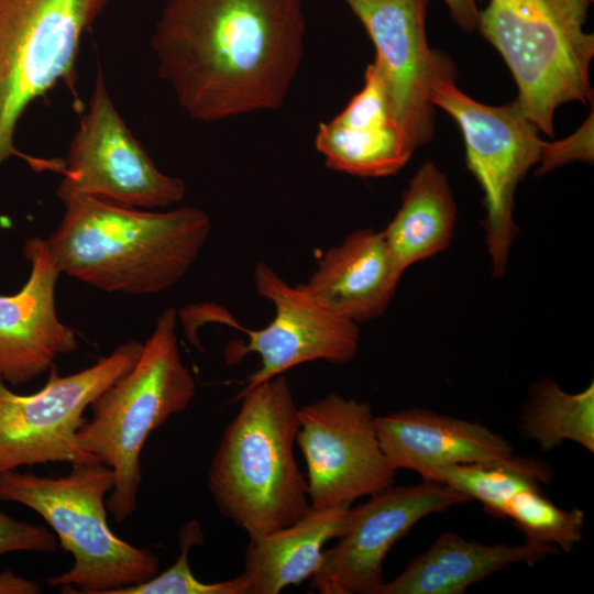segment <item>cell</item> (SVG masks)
Segmentation results:
<instances>
[{
    "label": "cell",
    "mask_w": 594,
    "mask_h": 594,
    "mask_svg": "<svg viewBox=\"0 0 594 594\" xmlns=\"http://www.w3.org/2000/svg\"><path fill=\"white\" fill-rule=\"evenodd\" d=\"M305 31L301 0H168L152 48L183 110L215 122L282 107Z\"/></svg>",
    "instance_id": "1"
},
{
    "label": "cell",
    "mask_w": 594,
    "mask_h": 594,
    "mask_svg": "<svg viewBox=\"0 0 594 594\" xmlns=\"http://www.w3.org/2000/svg\"><path fill=\"white\" fill-rule=\"evenodd\" d=\"M45 239L57 270L107 293L143 296L164 292L190 271L211 230L195 207L156 211L95 198L65 204Z\"/></svg>",
    "instance_id": "2"
},
{
    "label": "cell",
    "mask_w": 594,
    "mask_h": 594,
    "mask_svg": "<svg viewBox=\"0 0 594 594\" xmlns=\"http://www.w3.org/2000/svg\"><path fill=\"white\" fill-rule=\"evenodd\" d=\"M207 482L219 512L249 538L285 528L309 513L307 480L294 457L299 408L283 375L239 393Z\"/></svg>",
    "instance_id": "3"
},
{
    "label": "cell",
    "mask_w": 594,
    "mask_h": 594,
    "mask_svg": "<svg viewBox=\"0 0 594 594\" xmlns=\"http://www.w3.org/2000/svg\"><path fill=\"white\" fill-rule=\"evenodd\" d=\"M195 395L196 381L178 346L177 312L168 307L134 365L91 403V418L77 433L80 447L113 471L107 508L117 522L136 510L140 455L148 436L185 410Z\"/></svg>",
    "instance_id": "4"
},
{
    "label": "cell",
    "mask_w": 594,
    "mask_h": 594,
    "mask_svg": "<svg viewBox=\"0 0 594 594\" xmlns=\"http://www.w3.org/2000/svg\"><path fill=\"white\" fill-rule=\"evenodd\" d=\"M114 486L111 468L88 461L72 464L57 477L11 470L0 473V501L37 513L73 557L69 570L48 578L62 592L112 594L148 581L160 572L150 549L125 542L111 530L107 496Z\"/></svg>",
    "instance_id": "5"
},
{
    "label": "cell",
    "mask_w": 594,
    "mask_h": 594,
    "mask_svg": "<svg viewBox=\"0 0 594 594\" xmlns=\"http://www.w3.org/2000/svg\"><path fill=\"white\" fill-rule=\"evenodd\" d=\"M587 0H490L476 30L504 58L516 101L539 132L552 136L556 110L592 100L594 35L584 30Z\"/></svg>",
    "instance_id": "6"
},
{
    "label": "cell",
    "mask_w": 594,
    "mask_h": 594,
    "mask_svg": "<svg viewBox=\"0 0 594 594\" xmlns=\"http://www.w3.org/2000/svg\"><path fill=\"white\" fill-rule=\"evenodd\" d=\"M112 0H0V166L10 157L35 172L61 174L63 158H42L14 144L30 103L59 81L74 86L81 38Z\"/></svg>",
    "instance_id": "7"
},
{
    "label": "cell",
    "mask_w": 594,
    "mask_h": 594,
    "mask_svg": "<svg viewBox=\"0 0 594 594\" xmlns=\"http://www.w3.org/2000/svg\"><path fill=\"white\" fill-rule=\"evenodd\" d=\"M430 101L451 116L462 132L466 166L484 194L483 226L492 276L499 278L518 232L514 220L516 189L540 163L546 142L516 100L488 106L460 90L447 57L431 81Z\"/></svg>",
    "instance_id": "8"
},
{
    "label": "cell",
    "mask_w": 594,
    "mask_h": 594,
    "mask_svg": "<svg viewBox=\"0 0 594 594\" xmlns=\"http://www.w3.org/2000/svg\"><path fill=\"white\" fill-rule=\"evenodd\" d=\"M142 349V342L127 341L65 376L53 365L43 388L30 395L11 392L0 377V473L50 462L97 461L78 442L84 414L134 365Z\"/></svg>",
    "instance_id": "9"
},
{
    "label": "cell",
    "mask_w": 594,
    "mask_h": 594,
    "mask_svg": "<svg viewBox=\"0 0 594 594\" xmlns=\"http://www.w3.org/2000/svg\"><path fill=\"white\" fill-rule=\"evenodd\" d=\"M56 196L139 209L166 208L183 200L186 184L162 173L117 110L99 69L88 108L64 160Z\"/></svg>",
    "instance_id": "10"
},
{
    "label": "cell",
    "mask_w": 594,
    "mask_h": 594,
    "mask_svg": "<svg viewBox=\"0 0 594 594\" xmlns=\"http://www.w3.org/2000/svg\"><path fill=\"white\" fill-rule=\"evenodd\" d=\"M253 282L256 293L274 306L271 322L250 330L224 315L222 319L248 336L245 344L227 346V362L238 363L250 353L261 359L260 367L248 377L240 393L304 363L344 364L354 359L360 345L359 324L341 316L302 284L287 283L265 262L255 266Z\"/></svg>",
    "instance_id": "11"
},
{
    "label": "cell",
    "mask_w": 594,
    "mask_h": 594,
    "mask_svg": "<svg viewBox=\"0 0 594 594\" xmlns=\"http://www.w3.org/2000/svg\"><path fill=\"white\" fill-rule=\"evenodd\" d=\"M296 437L311 508L350 507L395 483L366 402L330 393L299 408Z\"/></svg>",
    "instance_id": "12"
},
{
    "label": "cell",
    "mask_w": 594,
    "mask_h": 594,
    "mask_svg": "<svg viewBox=\"0 0 594 594\" xmlns=\"http://www.w3.org/2000/svg\"><path fill=\"white\" fill-rule=\"evenodd\" d=\"M471 502L442 483L391 485L352 508L346 530L323 550L310 586L321 594H378L393 546L425 517Z\"/></svg>",
    "instance_id": "13"
},
{
    "label": "cell",
    "mask_w": 594,
    "mask_h": 594,
    "mask_svg": "<svg viewBox=\"0 0 594 594\" xmlns=\"http://www.w3.org/2000/svg\"><path fill=\"white\" fill-rule=\"evenodd\" d=\"M371 37L392 114L410 147L428 144L435 131L431 81L446 56L429 47V0H343Z\"/></svg>",
    "instance_id": "14"
},
{
    "label": "cell",
    "mask_w": 594,
    "mask_h": 594,
    "mask_svg": "<svg viewBox=\"0 0 594 594\" xmlns=\"http://www.w3.org/2000/svg\"><path fill=\"white\" fill-rule=\"evenodd\" d=\"M23 254L31 265L26 283L13 295H0V377L11 385L36 378L78 349L76 331L57 316L61 272L45 239L29 238Z\"/></svg>",
    "instance_id": "15"
},
{
    "label": "cell",
    "mask_w": 594,
    "mask_h": 594,
    "mask_svg": "<svg viewBox=\"0 0 594 594\" xmlns=\"http://www.w3.org/2000/svg\"><path fill=\"white\" fill-rule=\"evenodd\" d=\"M316 148L329 168L363 178L399 172L415 152L392 114L384 79L367 65L362 89L329 122L320 123Z\"/></svg>",
    "instance_id": "16"
},
{
    "label": "cell",
    "mask_w": 594,
    "mask_h": 594,
    "mask_svg": "<svg viewBox=\"0 0 594 594\" xmlns=\"http://www.w3.org/2000/svg\"><path fill=\"white\" fill-rule=\"evenodd\" d=\"M375 428L392 469L415 471L420 476L436 468L514 455L508 440L488 427L421 408L375 416Z\"/></svg>",
    "instance_id": "17"
},
{
    "label": "cell",
    "mask_w": 594,
    "mask_h": 594,
    "mask_svg": "<svg viewBox=\"0 0 594 594\" xmlns=\"http://www.w3.org/2000/svg\"><path fill=\"white\" fill-rule=\"evenodd\" d=\"M403 274L383 231L364 228L328 249L302 285L360 326L386 311Z\"/></svg>",
    "instance_id": "18"
},
{
    "label": "cell",
    "mask_w": 594,
    "mask_h": 594,
    "mask_svg": "<svg viewBox=\"0 0 594 594\" xmlns=\"http://www.w3.org/2000/svg\"><path fill=\"white\" fill-rule=\"evenodd\" d=\"M559 554L550 544H485L452 532L440 535L378 594H462L493 573L512 564H535Z\"/></svg>",
    "instance_id": "19"
},
{
    "label": "cell",
    "mask_w": 594,
    "mask_h": 594,
    "mask_svg": "<svg viewBox=\"0 0 594 594\" xmlns=\"http://www.w3.org/2000/svg\"><path fill=\"white\" fill-rule=\"evenodd\" d=\"M352 508H311L298 521L271 534L249 538L244 571L249 594H277L310 579L318 570L323 546L349 527Z\"/></svg>",
    "instance_id": "20"
},
{
    "label": "cell",
    "mask_w": 594,
    "mask_h": 594,
    "mask_svg": "<svg viewBox=\"0 0 594 594\" xmlns=\"http://www.w3.org/2000/svg\"><path fill=\"white\" fill-rule=\"evenodd\" d=\"M457 215L447 175L433 162L424 163L404 191L397 212L382 230L404 273L450 246Z\"/></svg>",
    "instance_id": "21"
},
{
    "label": "cell",
    "mask_w": 594,
    "mask_h": 594,
    "mask_svg": "<svg viewBox=\"0 0 594 594\" xmlns=\"http://www.w3.org/2000/svg\"><path fill=\"white\" fill-rule=\"evenodd\" d=\"M520 435L543 452L573 441L594 452V384L582 392L568 393L553 380L534 385L518 417Z\"/></svg>",
    "instance_id": "22"
},
{
    "label": "cell",
    "mask_w": 594,
    "mask_h": 594,
    "mask_svg": "<svg viewBox=\"0 0 594 594\" xmlns=\"http://www.w3.org/2000/svg\"><path fill=\"white\" fill-rule=\"evenodd\" d=\"M549 463L535 457H509L488 463L436 468L421 475L425 481L446 484L477 501L492 516L503 518L505 504L517 493L552 481Z\"/></svg>",
    "instance_id": "23"
},
{
    "label": "cell",
    "mask_w": 594,
    "mask_h": 594,
    "mask_svg": "<svg viewBox=\"0 0 594 594\" xmlns=\"http://www.w3.org/2000/svg\"><path fill=\"white\" fill-rule=\"evenodd\" d=\"M503 518H509L525 535L526 541L554 546L566 553L583 538L584 512L557 506L540 487L514 495L505 504Z\"/></svg>",
    "instance_id": "24"
},
{
    "label": "cell",
    "mask_w": 594,
    "mask_h": 594,
    "mask_svg": "<svg viewBox=\"0 0 594 594\" xmlns=\"http://www.w3.org/2000/svg\"><path fill=\"white\" fill-rule=\"evenodd\" d=\"M202 538L196 520L186 522L179 531L180 554L173 565L146 582L116 590L112 594H249L250 584L243 573L212 583L195 578L188 556L194 546L202 542Z\"/></svg>",
    "instance_id": "25"
},
{
    "label": "cell",
    "mask_w": 594,
    "mask_h": 594,
    "mask_svg": "<svg viewBox=\"0 0 594 594\" xmlns=\"http://www.w3.org/2000/svg\"><path fill=\"white\" fill-rule=\"evenodd\" d=\"M58 546L56 535L48 528L0 513V557L15 551L55 552Z\"/></svg>",
    "instance_id": "26"
},
{
    "label": "cell",
    "mask_w": 594,
    "mask_h": 594,
    "mask_svg": "<svg viewBox=\"0 0 594 594\" xmlns=\"http://www.w3.org/2000/svg\"><path fill=\"white\" fill-rule=\"evenodd\" d=\"M572 161L593 162V113L570 138L546 142L538 174L549 173Z\"/></svg>",
    "instance_id": "27"
},
{
    "label": "cell",
    "mask_w": 594,
    "mask_h": 594,
    "mask_svg": "<svg viewBox=\"0 0 594 594\" xmlns=\"http://www.w3.org/2000/svg\"><path fill=\"white\" fill-rule=\"evenodd\" d=\"M452 20L464 31L477 28L480 0H444Z\"/></svg>",
    "instance_id": "28"
},
{
    "label": "cell",
    "mask_w": 594,
    "mask_h": 594,
    "mask_svg": "<svg viewBox=\"0 0 594 594\" xmlns=\"http://www.w3.org/2000/svg\"><path fill=\"white\" fill-rule=\"evenodd\" d=\"M41 587L32 580L14 574L12 571L0 573V594H35Z\"/></svg>",
    "instance_id": "29"
},
{
    "label": "cell",
    "mask_w": 594,
    "mask_h": 594,
    "mask_svg": "<svg viewBox=\"0 0 594 594\" xmlns=\"http://www.w3.org/2000/svg\"><path fill=\"white\" fill-rule=\"evenodd\" d=\"M587 1L592 2L593 0H587Z\"/></svg>",
    "instance_id": "30"
}]
</instances>
